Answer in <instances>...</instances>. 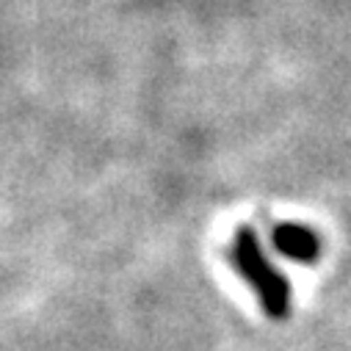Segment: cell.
Returning a JSON list of instances; mask_svg holds the SVG:
<instances>
[{
  "mask_svg": "<svg viewBox=\"0 0 351 351\" xmlns=\"http://www.w3.org/2000/svg\"><path fill=\"white\" fill-rule=\"evenodd\" d=\"M232 263L238 274L252 285V291L260 299V307L269 318L282 321L291 315V282L271 266L260 246V238L252 227H238L232 238Z\"/></svg>",
  "mask_w": 351,
  "mask_h": 351,
  "instance_id": "obj_1",
  "label": "cell"
},
{
  "mask_svg": "<svg viewBox=\"0 0 351 351\" xmlns=\"http://www.w3.org/2000/svg\"><path fill=\"white\" fill-rule=\"evenodd\" d=\"M274 246L280 254L299 260V263H315L321 254V241L313 230L302 227V224H280L271 235Z\"/></svg>",
  "mask_w": 351,
  "mask_h": 351,
  "instance_id": "obj_2",
  "label": "cell"
}]
</instances>
